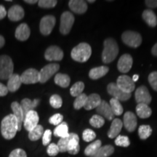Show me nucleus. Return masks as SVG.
<instances>
[{"label": "nucleus", "instance_id": "f257e3e1", "mask_svg": "<svg viewBox=\"0 0 157 157\" xmlns=\"http://www.w3.org/2000/svg\"><path fill=\"white\" fill-rule=\"evenodd\" d=\"M18 131V122L13 113L6 116L1 122V133L6 140L14 138Z\"/></svg>", "mask_w": 157, "mask_h": 157}, {"label": "nucleus", "instance_id": "f03ea898", "mask_svg": "<svg viewBox=\"0 0 157 157\" xmlns=\"http://www.w3.org/2000/svg\"><path fill=\"white\" fill-rule=\"evenodd\" d=\"M104 49L102 53V60L104 63H109L114 60L119 53V47L114 39L109 38L103 43Z\"/></svg>", "mask_w": 157, "mask_h": 157}, {"label": "nucleus", "instance_id": "7ed1b4c3", "mask_svg": "<svg viewBox=\"0 0 157 157\" xmlns=\"http://www.w3.org/2000/svg\"><path fill=\"white\" fill-rule=\"evenodd\" d=\"M92 55V48L87 43H80L71 50V56L73 60L79 63H84L89 60Z\"/></svg>", "mask_w": 157, "mask_h": 157}, {"label": "nucleus", "instance_id": "20e7f679", "mask_svg": "<svg viewBox=\"0 0 157 157\" xmlns=\"http://www.w3.org/2000/svg\"><path fill=\"white\" fill-rule=\"evenodd\" d=\"M14 65L10 57L8 56H0V79H9L13 74Z\"/></svg>", "mask_w": 157, "mask_h": 157}, {"label": "nucleus", "instance_id": "39448f33", "mask_svg": "<svg viewBox=\"0 0 157 157\" xmlns=\"http://www.w3.org/2000/svg\"><path fill=\"white\" fill-rule=\"evenodd\" d=\"M121 39L123 42L131 48H137L142 43L141 35L137 32L132 31H127L121 35Z\"/></svg>", "mask_w": 157, "mask_h": 157}, {"label": "nucleus", "instance_id": "423d86ee", "mask_svg": "<svg viewBox=\"0 0 157 157\" xmlns=\"http://www.w3.org/2000/svg\"><path fill=\"white\" fill-rule=\"evenodd\" d=\"M74 23V17L71 13L68 11L64 12L60 17V31L62 34H69Z\"/></svg>", "mask_w": 157, "mask_h": 157}, {"label": "nucleus", "instance_id": "0eeeda50", "mask_svg": "<svg viewBox=\"0 0 157 157\" xmlns=\"http://www.w3.org/2000/svg\"><path fill=\"white\" fill-rule=\"evenodd\" d=\"M56 19L53 15H46L43 17L41 20L40 23H39V30L44 36H48L52 32V29H54L55 25H56Z\"/></svg>", "mask_w": 157, "mask_h": 157}, {"label": "nucleus", "instance_id": "6e6552de", "mask_svg": "<svg viewBox=\"0 0 157 157\" xmlns=\"http://www.w3.org/2000/svg\"><path fill=\"white\" fill-rule=\"evenodd\" d=\"M60 68V66L58 63H50L44 66L42 70L39 71L40 73V83H45L50 78L58 72Z\"/></svg>", "mask_w": 157, "mask_h": 157}, {"label": "nucleus", "instance_id": "1a4fd4ad", "mask_svg": "<svg viewBox=\"0 0 157 157\" xmlns=\"http://www.w3.org/2000/svg\"><path fill=\"white\" fill-rule=\"evenodd\" d=\"M116 84L122 91L129 94L134 91L135 87V82L132 81V78L127 75L119 76Z\"/></svg>", "mask_w": 157, "mask_h": 157}, {"label": "nucleus", "instance_id": "9d476101", "mask_svg": "<svg viewBox=\"0 0 157 157\" xmlns=\"http://www.w3.org/2000/svg\"><path fill=\"white\" fill-rule=\"evenodd\" d=\"M21 79L22 83L25 84H36L40 81V73L34 68H29L22 74Z\"/></svg>", "mask_w": 157, "mask_h": 157}, {"label": "nucleus", "instance_id": "9b49d317", "mask_svg": "<svg viewBox=\"0 0 157 157\" xmlns=\"http://www.w3.org/2000/svg\"><path fill=\"white\" fill-rule=\"evenodd\" d=\"M107 90L108 93L113 96V98H116L119 101H128L131 98V94L124 93L118 87L116 83H110L107 87Z\"/></svg>", "mask_w": 157, "mask_h": 157}, {"label": "nucleus", "instance_id": "f8f14e48", "mask_svg": "<svg viewBox=\"0 0 157 157\" xmlns=\"http://www.w3.org/2000/svg\"><path fill=\"white\" fill-rule=\"evenodd\" d=\"M39 117L38 113L36 111H29L27 114L25 115L24 121H23V126L27 131L30 132L33 129L35 128L38 125Z\"/></svg>", "mask_w": 157, "mask_h": 157}, {"label": "nucleus", "instance_id": "ddd939ff", "mask_svg": "<svg viewBox=\"0 0 157 157\" xmlns=\"http://www.w3.org/2000/svg\"><path fill=\"white\" fill-rule=\"evenodd\" d=\"M63 52L59 47L52 45V46L49 47L45 51L44 58L46 60L49 61H59L61 60L63 58Z\"/></svg>", "mask_w": 157, "mask_h": 157}, {"label": "nucleus", "instance_id": "4468645a", "mask_svg": "<svg viewBox=\"0 0 157 157\" xmlns=\"http://www.w3.org/2000/svg\"><path fill=\"white\" fill-rule=\"evenodd\" d=\"M135 100L138 104L143 103L148 105L151 102L152 98L149 93L148 89L145 86H141L135 91Z\"/></svg>", "mask_w": 157, "mask_h": 157}, {"label": "nucleus", "instance_id": "2eb2a0df", "mask_svg": "<svg viewBox=\"0 0 157 157\" xmlns=\"http://www.w3.org/2000/svg\"><path fill=\"white\" fill-rule=\"evenodd\" d=\"M96 111L98 115L101 116L102 117H105L108 120L111 121L114 118V113H113L112 109H111L110 104L107 103L106 101H102L101 104L98 105V107L96 109Z\"/></svg>", "mask_w": 157, "mask_h": 157}, {"label": "nucleus", "instance_id": "dca6fc26", "mask_svg": "<svg viewBox=\"0 0 157 157\" xmlns=\"http://www.w3.org/2000/svg\"><path fill=\"white\" fill-rule=\"evenodd\" d=\"M133 60L132 56L129 54H124L119 58L118 61L117 67L121 73H127L131 69L132 66Z\"/></svg>", "mask_w": 157, "mask_h": 157}, {"label": "nucleus", "instance_id": "f3484780", "mask_svg": "<svg viewBox=\"0 0 157 157\" xmlns=\"http://www.w3.org/2000/svg\"><path fill=\"white\" fill-rule=\"evenodd\" d=\"M11 109L13 110V114L15 116V118L17 119V122H18V131H21L25 118L24 112H23V110L22 107H21V103H19L17 101L13 102L11 104Z\"/></svg>", "mask_w": 157, "mask_h": 157}, {"label": "nucleus", "instance_id": "a211bd4d", "mask_svg": "<svg viewBox=\"0 0 157 157\" xmlns=\"http://www.w3.org/2000/svg\"><path fill=\"white\" fill-rule=\"evenodd\" d=\"M124 126L128 132H133L137 127V118L131 111H127L124 115Z\"/></svg>", "mask_w": 157, "mask_h": 157}, {"label": "nucleus", "instance_id": "6ab92c4d", "mask_svg": "<svg viewBox=\"0 0 157 157\" xmlns=\"http://www.w3.org/2000/svg\"><path fill=\"white\" fill-rule=\"evenodd\" d=\"M7 16L12 21H19L24 17V10L21 6L15 5L9 9Z\"/></svg>", "mask_w": 157, "mask_h": 157}, {"label": "nucleus", "instance_id": "aec40b11", "mask_svg": "<svg viewBox=\"0 0 157 157\" xmlns=\"http://www.w3.org/2000/svg\"><path fill=\"white\" fill-rule=\"evenodd\" d=\"M70 135L71 138L68 145L67 152L69 153L70 154L76 155L80 151L79 137H78V135L76 134V133H70Z\"/></svg>", "mask_w": 157, "mask_h": 157}, {"label": "nucleus", "instance_id": "412c9836", "mask_svg": "<svg viewBox=\"0 0 157 157\" xmlns=\"http://www.w3.org/2000/svg\"><path fill=\"white\" fill-rule=\"evenodd\" d=\"M70 9L77 14H83L87 10V5L83 0H71L68 2Z\"/></svg>", "mask_w": 157, "mask_h": 157}, {"label": "nucleus", "instance_id": "4be33fe9", "mask_svg": "<svg viewBox=\"0 0 157 157\" xmlns=\"http://www.w3.org/2000/svg\"><path fill=\"white\" fill-rule=\"evenodd\" d=\"M30 28L26 23H21L17 27L15 30V38L20 41L27 40L30 36Z\"/></svg>", "mask_w": 157, "mask_h": 157}, {"label": "nucleus", "instance_id": "5701e85b", "mask_svg": "<svg viewBox=\"0 0 157 157\" xmlns=\"http://www.w3.org/2000/svg\"><path fill=\"white\" fill-rule=\"evenodd\" d=\"M123 124L121 119H114L111 124V127H110L109 132H108V136L109 138H114L119 136L120 133L121 128H122Z\"/></svg>", "mask_w": 157, "mask_h": 157}, {"label": "nucleus", "instance_id": "b1692460", "mask_svg": "<svg viewBox=\"0 0 157 157\" xmlns=\"http://www.w3.org/2000/svg\"><path fill=\"white\" fill-rule=\"evenodd\" d=\"M21 84H22V82L21 79V76L17 74H13L8 79L7 87L10 92L14 93L19 89Z\"/></svg>", "mask_w": 157, "mask_h": 157}, {"label": "nucleus", "instance_id": "393cba45", "mask_svg": "<svg viewBox=\"0 0 157 157\" xmlns=\"http://www.w3.org/2000/svg\"><path fill=\"white\" fill-rule=\"evenodd\" d=\"M101 98L99 95L98 94H91L89 96H87V101H86L85 105H84V109L87 111L92 110L93 109H97L98 105L101 103Z\"/></svg>", "mask_w": 157, "mask_h": 157}, {"label": "nucleus", "instance_id": "a878e982", "mask_svg": "<svg viewBox=\"0 0 157 157\" xmlns=\"http://www.w3.org/2000/svg\"><path fill=\"white\" fill-rule=\"evenodd\" d=\"M39 102H40V101L39 99H34V101H31L29 98H24V99H23L21 101V105L23 110L24 114H27L29 111L34 110L35 108L39 105Z\"/></svg>", "mask_w": 157, "mask_h": 157}, {"label": "nucleus", "instance_id": "bb28decb", "mask_svg": "<svg viewBox=\"0 0 157 157\" xmlns=\"http://www.w3.org/2000/svg\"><path fill=\"white\" fill-rule=\"evenodd\" d=\"M109 68L107 66H100L92 68L90 71L89 76L92 79H98V78L103 77L109 72Z\"/></svg>", "mask_w": 157, "mask_h": 157}, {"label": "nucleus", "instance_id": "cd10ccee", "mask_svg": "<svg viewBox=\"0 0 157 157\" xmlns=\"http://www.w3.org/2000/svg\"><path fill=\"white\" fill-rule=\"evenodd\" d=\"M136 112L137 114L141 119H146L151 117L152 113L151 109L146 104L140 103L137 104L136 106Z\"/></svg>", "mask_w": 157, "mask_h": 157}, {"label": "nucleus", "instance_id": "c85d7f7f", "mask_svg": "<svg viewBox=\"0 0 157 157\" xmlns=\"http://www.w3.org/2000/svg\"><path fill=\"white\" fill-rule=\"evenodd\" d=\"M143 18L151 27H155L157 25V17L151 10H146L143 13Z\"/></svg>", "mask_w": 157, "mask_h": 157}, {"label": "nucleus", "instance_id": "c756f323", "mask_svg": "<svg viewBox=\"0 0 157 157\" xmlns=\"http://www.w3.org/2000/svg\"><path fill=\"white\" fill-rule=\"evenodd\" d=\"M53 135L56 137H60V138L68 136L69 132H68V124L65 122V121H63L61 124L58 125V126L56 127V129H54Z\"/></svg>", "mask_w": 157, "mask_h": 157}, {"label": "nucleus", "instance_id": "7c9ffc66", "mask_svg": "<svg viewBox=\"0 0 157 157\" xmlns=\"http://www.w3.org/2000/svg\"><path fill=\"white\" fill-rule=\"evenodd\" d=\"M55 83L63 88L68 87L70 84L71 78L69 76L64 74H57L55 76Z\"/></svg>", "mask_w": 157, "mask_h": 157}, {"label": "nucleus", "instance_id": "2f4dec72", "mask_svg": "<svg viewBox=\"0 0 157 157\" xmlns=\"http://www.w3.org/2000/svg\"><path fill=\"white\" fill-rule=\"evenodd\" d=\"M44 129L42 125L38 124L37 126L29 132V138L31 141H36L42 137Z\"/></svg>", "mask_w": 157, "mask_h": 157}, {"label": "nucleus", "instance_id": "473e14b6", "mask_svg": "<svg viewBox=\"0 0 157 157\" xmlns=\"http://www.w3.org/2000/svg\"><path fill=\"white\" fill-rule=\"evenodd\" d=\"M114 152V148L111 145H106L105 146H101L95 154L90 157H109Z\"/></svg>", "mask_w": 157, "mask_h": 157}, {"label": "nucleus", "instance_id": "72a5a7b5", "mask_svg": "<svg viewBox=\"0 0 157 157\" xmlns=\"http://www.w3.org/2000/svg\"><path fill=\"white\" fill-rule=\"evenodd\" d=\"M101 147V141L100 140L94 141L93 143H90L89 146H87V148L84 150V154L86 156H92L94 154H96V152L99 150V148Z\"/></svg>", "mask_w": 157, "mask_h": 157}, {"label": "nucleus", "instance_id": "f704fd0d", "mask_svg": "<svg viewBox=\"0 0 157 157\" xmlns=\"http://www.w3.org/2000/svg\"><path fill=\"white\" fill-rule=\"evenodd\" d=\"M110 106H111V109H112L114 115L120 116L121 113H123V107L121 105L120 101H118L116 98H112L110 100Z\"/></svg>", "mask_w": 157, "mask_h": 157}, {"label": "nucleus", "instance_id": "c9c22d12", "mask_svg": "<svg viewBox=\"0 0 157 157\" xmlns=\"http://www.w3.org/2000/svg\"><path fill=\"white\" fill-rule=\"evenodd\" d=\"M84 89V84L82 82H76L75 84L71 87L70 93L73 97H77L79 95L82 94V92Z\"/></svg>", "mask_w": 157, "mask_h": 157}, {"label": "nucleus", "instance_id": "e433bc0d", "mask_svg": "<svg viewBox=\"0 0 157 157\" xmlns=\"http://www.w3.org/2000/svg\"><path fill=\"white\" fill-rule=\"evenodd\" d=\"M152 129L149 125H141L138 129V135L140 139L146 140L151 135Z\"/></svg>", "mask_w": 157, "mask_h": 157}, {"label": "nucleus", "instance_id": "4c0bfd02", "mask_svg": "<svg viewBox=\"0 0 157 157\" xmlns=\"http://www.w3.org/2000/svg\"><path fill=\"white\" fill-rule=\"evenodd\" d=\"M87 96L86 94L82 93L76 98L75 101L74 102V107L76 110H78L82 108H84L85 105L86 101H87Z\"/></svg>", "mask_w": 157, "mask_h": 157}, {"label": "nucleus", "instance_id": "58836bf2", "mask_svg": "<svg viewBox=\"0 0 157 157\" xmlns=\"http://www.w3.org/2000/svg\"><path fill=\"white\" fill-rule=\"evenodd\" d=\"M90 124L95 128H101L105 124V120L103 117L100 115H94L90 119Z\"/></svg>", "mask_w": 157, "mask_h": 157}, {"label": "nucleus", "instance_id": "ea45409f", "mask_svg": "<svg viewBox=\"0 0 157 157\" xmlns=\"http://www.w3.org/2000/svg\"><path fill=\"white\" fill-rule=\"evenodd\" d=\"M70 138H71V135L69 133L68 136L66 137H63V138H60V140H59L58 144L57 145H58L59 150H60V152L61 153L67 152L68 145V143H69Z\"/></svg>", "mask_w": 157, "mask_h": 157}, {"label": "nucleus", "instance_id": "a19ab883", "mask_svg": "<svg viewBox=\"0 0 157 157\" xmlns=\"http://www.w3.org/2000/svg\"><path fill=\"white\" fill-rule=\"evenodd\" d=\"M115 144L118 146L128 147L130 145V141L128 137L124 135H119L115 140Z\"/></svg>", "mask_w": 157, "mask_h": 157}, {"label": "nucleus", "instance_id": "79ce46f5", "mask_svg": "<svg viewBox=\"0 0 157 157\" xmlns=\"http://www.w3.org/2000/svg\"><path fill=\"white\" fill-rule=\"evenodd\" d=\"M50 103L51 106L54 109H60L63 104L62 98L58 95H52L50 98Z\"/></svg>", "mask_w": 157, "mask_h": 157}, {"label": "nucleus", "instance_id": "37998d69", "mask_svg": "<svg viewBox=\"0 0 157 157\" xmlns=\"http://www.w3.org/2000/svg\"><path fill=\"white\" fill-rule=\"evenodd\" d=\"M58 3L56 0H40L38 1V5L42 8H52L55 7Z\"/></svg>", "mask_w": 157, "mask_h": 157}, {"label": "nucleus", "instance_id": "c03bdc74", "mask_svg": "<svg viewBox=\"0 0 157 157\" xmlns=\"http://www.w3.org/2000/svg\"><path fill=\"white\" fill-rule=\"evenodd\" d=\"M95 132L90 129H85L83 132V134H82V138L86 142H91V141L95 140Z\"/></svg>", "mask_w": 157, "mask_h": 157}, {"label": "nucleus", "instance_id": "a18cd8bd", "mask_svg": "<svg viewBox=\"0 0 157 157\" xmlns=\"http://www.w3.org/2000/svg\"><path fill=\"white\" fill-rule=\"evenodd\" d=\"M59 152H60V150H59L58 145L56 143H52L48 146L47 153L50 156H56L58 154Z\"/></svg>", "mask_w": 157, "mask_h": 157}, {"label": "nucleus", "instance_id": "49530a36", "mask_svg": "<svg viewBox=\"0 0 157 157\" xmlns=\"http://www.w3.org/2000/svg\"><path fill=\"white\" fill-rule=\"evenodd\" d=\"M63 117L60 113H56L53 116H52L49 119V122L52 125H58L60 124L63 122Z\"/></svg>", "mask_w": 157, "mask_h": 157}, {"label": "nucleus", "instance_id": "de8ad7c7", "mask_svg": "<svg viewBox=\"0 0 157 157\" xmlns=\"http://www.w3.org/2000/svg\"><path fill=\"white\" fill-rule=\"evenodd\" d=\"M52 131L50 129H46L44 130V134L42 136V144L44 146H49L50 144L51 139H52Z\"/></svg>", "mask_w": 157, "mask_h": 157}, {"label": "nucleus", "instance_id": "09e8293b", "mask_svg": "<svg viewBox=\"0 0 157 157\" xmlns=\"http://www.w3.org/2000/svg\"><path fill=\"white\" fill-rule=\"evenodd\" d=\"M148 82L153 89L157 91V71H154L149 74Z\"/></svg>", "mask_w": 157, "mask_h": 157}, {"label": "nucleus", "instance_id": "8fccbe9b", "mask_svg": "<svg viewBox=\"0 0 157 157\" xmlns=\"http://www.w3.org/2000/svg\"><path fill=\"white\" fill-rule=\"evenodd\" d=\"M9 157H27V154L22 148H16L11 151Z\"/></svg>", "mask_w": 157, "mask_h": 157}, {"label": "nucleus", "instance_id": "3c124183", "mask_svg": "<svg viewBox=\"0 0 157 157\" xmlns=\"http://www.w3.org/2000/svg\"><path fill=\"white\" fill-rule=\"evenodd\" d=\"M9 90L7 89V87L2 83H0V97L5 96L8 93Z\"/></svg>", "mask_w": 157, "mask_h": 157}, {"label": "nucleus", "instance_id": "603ef678", "mask_svg": "<svg viewBox=\"0 0 157 157\" xmlns=\"http://www.w3.org/2000/svg\"><path fill=\"white\" fill-rule=\"evenodd\" d=\"M145 3L150 8L157 7V0H147V1L145 2Z\"/></svg>", "mask_w": 157, "mask_h": 157}, {"label": "nucleus", "instance_id": "864d4df0", "mask_svg": "<svg viewBox=\"0 0 157 157\" xmlns=\"http://www.w3.org/2000/svg\"><path fill=\"white\" fill-rule=\"evenodd\" d=\"M7 15V10L3 5H0V20L5 18L6 15Z\"/></svg>", "mask_w": 157, "mask_h": 157}, {"label": "nucleus", "instance_id": "5fc2aeb1", "mask_svg": "<svg viewBox=\"0 0 157 157\" xmlns=\"http://www.w3.org/2000/svg\"><path fill=\"white\" fill-rule=\"evenodd\" d=\"M151 52H152V54L154 55V56H157V43H156V44H155L154 46L152 48Z\"/></svg>", "mask_w": 157, "mask_h": 157}, {"label": "nucleus", "instance_id": "6e6d98bb", "mask_svg": "<svg viewBox=\"0 0 157 157\" xmlns=\"http://www.w3.org/2000/svg\"><path fill=\"white\" fill-rule=\"evenodd\" d=\"M5 38H4L2 35H0V48H2L4 45H5Z\"/></svg>", "mask_w": 157, "mask_h": 157}, {"label": "nucleus", "instance_id": "4d7b16f0", "mask_svg": "<svg viewBox=\"0 0 157 157\" xmlns=\"http://www.w3.org/2000/svg\"><path fill=\"white\" fill-rule=\"evenodd\" d=\"M25 2L29 4H35L38 3V1H36V0H25Z\"/></svg>", "mask_w": 157, "mask_h": 157}, {"label": "nucleus", "instance_id": "13d9d810", "mask_svg": "<svg viewBox=\"0 0 157 157\" xmlns=\"http://www.w3.org/2000/svg\"><path fill=\"white\" fill-rule=\"evenodd\" d=\"M138 78H139V75H137V74H135V75H133L132 79L133 82H137V80H138Z\"/></svg>", "mask_w": 157, "mask_h": 157}, {"label": "nucleus", "instance_id": "bf43d9fd", "mask_svg": "<svg viewBox=\"0 0 157 157\" xmlns=\"http://www.w3.org/2000/svg\"><path fill=\"white\" fill-rule=\"evenodd\" d=\"M87 2H90V3L95 2V1H94V0H93V1H87Z\"/></svg>", "mask_w": 157, "mask_h": 157}]
</instances>
